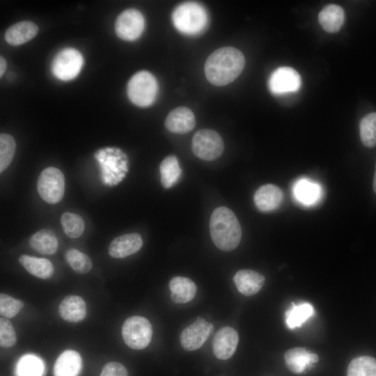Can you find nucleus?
<instances>
[{
	"mask_svg": "<svg viewBox=\"0 0 376 376\" xmlns=\"http://www.w3.org/2000/svg\"><path fill=\"white\" fill-rule=\"evenodd\" d=\"M245 65L243 54L232 47L219 48L212 52L205 63V74L210 83L224 86L242 73Z\"/></svg>",
	"mask_w": 376,
	"mask_h": 376,
	"instance_id": "obj_1",
	"label": "nucleus"
},
{
	"mask_svg": "<svg viewBox=\"0 0 376 376\" xmlns=\"http://www.w3.org/2000/svg\"><path fill=\"white\" fill-rule=\"evenodd\" d=\"M210 231L215 246L220 250L230 251L240 244L242 230L237 218L232 210L219 207L212 213Z\"/></svg>",
	"mask_w": 376,
	"mask_h": 376,
	"instance_id": "obj_2",
	"label": "nucleus"
},
{
	"mask_svg": "<svg viewBox=\"0 0 376 376\" xmlns=\"http://www.w3.org/2000/svg\"><path fill=\"white\" fill-rule=\"evenodd\" d=\"M207 19L205 9L196 2L181 3L172 14L175 27L187 35H195L201 32L207 24Z\"/></svg>",
	"mask_w": 376,
	"mask_h": 376,
	"instance_id": "obj_3",
	"label": "nucleus"
},
{
	"mask_svg": "<svg viewBox=\"0 0 376 376\" xmlns=\"http://www.w3.org/2000/svg\"><path fill=\"white\" fill-rule=\"evenodd\" d=\"M158 91L155 77L146 70L135 73L129 80L127 93L130 101L139 107H148L155 101Z\"/></svg>",
	"mask_w": 376,
	"mask_h": 376,
	"instance_id": "obj_4",
	"label": "nucleus"
},
{
	"mask_svg": "<svg viewBox=\"0 0 376 376\" xmlns=\"http://www.w3.org/2000/svg\"><path fill=\"white\" fill-rule=\"evenodd\" d=\"M121 332L128 347L134 350H142L150 343L152 329L148 319L135 315L128 318L124 322Z\"/></svg>",
	"mask_w": 376,
	"mask_h": 376,
	"instance_id": "obj_5",
	"label": "nucleus"
},
{
	"mask_svg": "<svg viewBox=\"0 0 376 376\" xmlns=\"http://www.w3.org/2000/svg\"><path fill=\"white\" fill-rule=\"evenodd\" d=\"M39 195L45 201L55 204L61 201L65 191L63 173L55 167H47L40 174L37 182Z\"/></svg>",
	"mask_w": 376,
	"mask_h": 376,
	"instance_id": "obj_6",
	"label": "nucleus"
},
{
	"mask_svg": "<svg viewBox=\"0 0 376 376\" xmlns=\"http://www.w3.org/2000/svg\"><path fill=\"white\" fill-rule=\"evenodd\" d=\"M224 148L221 136L212 130H201L192 138V151L197 157L203 160L212 161L218 158Z\"/></svg>",
	"mask_w": 376,
	"mask_h": 376,
	"instance_id": "obj_7",
	"label": "nucleus"
},
{
	"mask_svg": "<svg viewBox=\"0 0 376 376\" xmlns=\"http://www.w3.org/2000/svg\"><path fill=\"white\" fill-rule=\"evenodd\" d=\"M83 63V56L78 50L65 48L54 56L52 63V72L56 78L69 81L78 75Z\"/></svg>",
	"mask_w": 376,
	"mask_h": 376,
	"instance_id": "obj_8",
	"label": "nucleus"
},
{
	"mask_svg": "<svg viewBox=\"0 0 376 376\" xmlns=\"http://www.w3.org/2000/svg\"><path fill=\"white\" fill-rule=\"evenodd\" d=\"M145 21L140 11L134 8L125 10L117 17L115 22V31L122 40L132 41L136 40L143 31Z\"/></svg>",
	"mask_w": 376,
	"mask_h": 376,
	"instance_id": "obj_9",
	"label": "nucleus"
},
{
	"mask_svg": "<svg viewBox=\"0 0 376 376\" xmlns=\"http://www.w3.org/2000/svg\"><path fill=\"white\" fill-rule=\"evenodd\" d=\"M299 74L292 68L280 67L270 75L268 87L274 95H285L297 92L301 87Z\"/></svg>",
	"mask_w": 376,
	"mask_h": 376,
	"instance_id": "obj_10",
	"label": "nucleus"
},
{
	"mask_svg": "<svg viewBox=\"0 0 376 376\" xmlns=\"http://www.w3.org/2000/svg\"><path fill=\"white\" fill-rule=\"evenodd\" d=\"M213 329L212 323L198 317L192 324L182 331L180 336L182 347L187 351H193L200 348L206 341Z\"/></svg>",
	"mask_w": 376,
	"mask_h": 376,
	"instance_id": "obj_11",
	"label": "nucleus"
},
{
	"mask_svg": "<svg viewBox=\"0 0 376 376\" xmlns=\"http://www.w3.org/2000/svg\"><path fill=\"white\" fill-rule=\"evenodd\" d=\"M239 342L238 334L230 327L220 329L213 340V352L219 359L226 360L235 353Z\"/></svg>",
	"mask_w": 376,
	"mask_h": 376,
	"instance_id": "obj_12",
	"label": "nucleus"
},
{
	"mask_svg": "<svg viewBox=\"0 0 376 376\" xmlns=\"http://www.w3.org/2000/svg\"><path fill=\"white\" fill-rule=\"evenodd\" d=\"M283 200V191L273 184H266L260 187L253 196L256 206L259 210L265 212L277 209Z\"/></svg>",
	"mask_w": 376,
	"mask_h": 376,
	"instance_id": "obj_13",
	"label": "nucleus"
},
{
	"mask_svg": "<svg viewBox=\"0 0 376 376\" xmlns=\"http://www.w3.org/2000/svg\"><path fill=\"white\" fill-rule=\"evenodd\" d=\"M196 118L192 111L185 107L172 110L165 120V127L173 133L185 134L194 129Z\"/></svg>",
	"mask_w": 376,
	"mask_h": 376,
	"instance_id": "obj_14",
	"label": "nucleus"
},
{
	"mask_svg": "<svg viewBox=\"0 0 376 376\" xmlns=\"http://www.w3.org/2000/svg\"><path fill=\"white\" fill-rule=\"evenodd\" d=\"M142 245L143 241L139 234L128 233L113 239L108 251L111 257L123 258L136 253Z\"/></svg>",
	"mask_w": 376,
	"mask_h": 376,
	"instance_id": "obj_15",
	"label": "nucleus"
},
{
	"mask_svg": "<svg viewBox=\"0 0 376 376\" xmlns=\"http://www.w3.org/2000/svg\"><path fill=\"white\" fill-rule=\"evenodd\" d=\"M284 359L289 370L296 374L304 372L319 359L316 354L301 347L288 350L285 353Z\"/></svg>",
	"mask_w": 376,
	"mask_h": 376,
	"instance_id": "obj_16",
	"label": "nucleus"
},
{
	"mask_svg": "<svg viewBox=\"0 0 376 376\" xmlns=\"http://www.w3.org/2000/svg\"><path fill=\"white\" fill-rule=\"evenodd\" d=\"M233 281L240 293L251 296L256 294L263 286L265 277L251 269H241L233 276Z\"/></svg>",
	"mask_w": 376,
	"mask_h": 376,
	"instance_id": "obj_17",
	"label": "nucleus"
},
{
	"mask_svg": "<svg viewBox=\"0 0 376 376\" xmlns=\"http://www.w3.org/2000/svg\"><path fill=\"white\" fill-rule=\"evenodd\" d=\"M58 313L61 318L67 322H80L86 315L85 301L77 295H68L60 303Z\"/></svg>",
	"mask_w": 376,
	"mask_h": 376,
	"instance_id": "obj_18",
	"label": "nucleus"
},
{
	"mask_svg": "<svg viewBox=\"0 0 376 376\" xmlns=\"http://www.w3.org/2000/svg\"><path fill=\"white\" fill-rule=\"evenodd\" d=\"M81 364L79 354L75 350H67L56 359L53 370L54 376H77Z\"/></svg>",
	"mask_w": 376,
	"mask_h": 376,
	"instance_id": "obj_19",
	"label": "nucleus"
},
{
	"mask_svg": "<svg viewBox=\"0 0 376 376\" xmlns=\"http://www.w3.org/2000/svg\"><path fill=\"white\" fill-rule=\"evenodd\" d=\"M38 28L30 21H22L9 27L5 33L4 38L10 45L17 46L33 39L38 33Z\"/></svg>",
	"mask_w": 376,
	"mask_h": 376,
	"instance_id": "obj_20",
	"label": "nucleus"
},
{
	"mask_svg": "<svg viewBox=\"0 0 376 376\" xmlns=\"http://www.w3.org/2000/svg\"><path fill=\"white\" fill-rule=\"evenodd\" d=\"M171 298L176 304H185L192 300L197 287L190 279L183 276L173 277L169 283Z\"/></svg>",
	"mask_w": 376,
	"mask_h": 376,
	"instance_id": "obj_21",
	"label": "nucleus"
},
{
	"mask_svg": "<svg viewBox=\"0 0 376 376\" xmlns=\"http://www.w3.org/2000/svg\"><path fill=\"white\" fill-rule=\"evenodd\" d=\"M345 20L343 8L336 4H329L324 7L318 15V21L322 28L328 33L338 32Z\"/></svg>",
	"mask_w": 376,
	"mask_h": 376,
	"instance_id": "obj_22",
	"label": "nucleus"
},
{
	"mask_svg": "<svg viewBox=\"0 0 376 376\" xmlns=\"http://www.w3.org/2000/svg\"><path fill=\"white\" fill-rule=\"evenodd\" d=\"M293 192L296 200L306 206L315 205L322 196L320 185L306 178L300 179L295 183Z\"/></svg>",
	"mask_w": 376,
	"mask_h": 376,
	"instance_id": "obj_23",
	"label": "nucleus"
},
{
	"mask_svg": "<svg viewBox=\"0 0 376 376\" xmlns=\"http://www.w3.org/2000/svg\"><path fill=\"white\" fill-rule=\"evenodd\" d=\"M30 246L43 255H52L56 252L58 246L55 233L49 229H42L29 239Z\"/></svg>",
	"mask_w": 376,
	"mask_h": 376,
	"instance_id": "obj_24",
	"label": "nucleus"
},
{
	"mask_svg": "<svg viewBox=\"0 0 376 376\" xmlns=\"http://www.w3.org/2000/svg\"><path fill=\"white\" fill-rule=\"evenodd\" d=\"M19 262L29 273L38 278L47 279L54 274V266L48 259L22 255Z\"/></svg>",
	"mask_w": 376,
	"mask_h": 376,
	"instance_id": "obj_25",
	"label": "nucleus"
},
{
	"mask_svg": "<svg viewBox=\"0 0 376 376\" xmlns=\"http://www.w3.org/2000/svg\"><path fill=\"white\" fill-rule=\"evenodd\" d=\"M314 308L308 302L299 304L292 303L290 308L285 312V323L290 329L301 327L314 314Z\"/></svg>",
	"mask_w": 376,
	"mask_h": 376,
	"instance_id": "obj_26",
	"label": "nucleus"
},
{
	"mask_svg": "<svg viewBox=\"0 0 376 376\" xmlns=\"http://www.w3.org/2000/svg\"><path fill=\"white\" fill-rule=\"evenodd\" d=\"M159 171L161 183L164 188L171 187L177 182L182 173L178 160L174 155L168 156L162 160Z\"/></svg>",
	"mask_w": 376,
	"mask_h": 376,
	"instance_id": "obj_27",
	"label": "nucleus"
},
{
	"mask_svg": "<svg viewBox=\"0 0 376 376\" xmlns=\"http://www.w3.org/2000/svg\"><path fill=\"white\" fill-rule=\"evenodd\" d=\"M347 376H376V359L369 356L354 359L348 366Z\"/></svg>",
	"mask_w": 376,
	"mask_h": 376,
	"instance_id": "obj_28",
	"label": "nucleus"
},
{
	"mask_svg": "<svg viewBox=\"0 0 376 376\" xmlns=\"http://www.w3.org/2000/svg\"><path fill=\"white\" fill-rule=\"evenodd\" d=\"M360 137L362 143L368 148L376 146V112L365 116L360 121Z\"/></svg>",
	"mask_w": 376,
	"mask_h": 376,
	"instance_id": "obj_29",
	"label": "nucleus"
},
{
	"mask_svg": "<svg viewBox=\"0 0 376 376\" xmlns=\"http://www.w3.org/2000/svg\"><path fill=\"white\" fill-rule=\"evenodd\" d=\"M64 258L66 263L78 274H86L92 269L93 263L91 258L77 249H68Z\"/></svg>",
	"mask_w": 376,
	"mask_h": 376,
	"instance_id": "obj_30",
	"label": "nucleus"
},
{
	"mask_svg": "<svg viewBox=\"0 0 376 376\" xmlns=\"http://www.w3.org/2000/svg\"><path fill=\"white\" fill-rule=\"evenodd\" d=\"M44 370L42 361L35 355L23 356L17 366V376H42Z\"/></svg>",
	"mask_w": 376,
	"mask_h": 376,
	"instance_id": "obj_31",
	"label": "nucleus"
},
{
	"mask_svg": "<svg viewBox=\"0 0 376 376\" xmlns=\"http://www.w3.org/2000/svg\"><path fill=\"white\" fill-rule=\"evenodd\" d=\"M61 223L64 233L71 238L80 237L84 230V221L78 214L65 212L61 217Z\"/></svg>",
	"mask_w": 376,
	"mask_h": 376,
	"instance_id": "obj_32",
	"label": "nucleus"
},
{
	"mask_svg": "<svg viewBox=\"0 0 376 376\" xmlns=\"http://www.w3.org/2000/svg\"><path fill=\"white\" fill-rule=\"evenodd\" d=\"M13 137L6 133L0 134V172L4 171L10 165L15 152Z\"/></svg>",
	"mask_w": 376,
	"mask_h": 376,
	"instance_id": "obj_33",
	"label": "nucleus"
},
{
	"mask_svg": "<svg viewBox=\"0 0 376 376\" xmlns=\"http://www.w3.org/2000/svg\"><path fill=\"white\" fill-rule=\"evenodd\" d=\"M23 301L17 299L8 295L1 293L0 295V313L7 318H11L17 315L23 308Z\"/></svg>",
	"mask_w": 376,
	"mask_h": 376,
	"instance_id": "obj_34",
	"label": "nucleus"
},
{
	"mask_svg": "<svg viewBox=\"0 0 376 376\" xmlns=\"http://www.w3.org/2000/svg\"><path fill=\"white\" fill-rule=\"evenodd\" d=\"M17 341V336L12 323L6 318H0V345L2 347H10Z\"/></svg>",
	"mask_w": 376,
	"mask_h": 376,
	"instance_id": "obj_35",
	"label": "nucleus"
},
{
	"mask_svg": "<svg viewBox=\"0 0 376 376\" xmlns=\"http://www.w3.org/2000/svg\"><path fill=\"white\" fill-rule=\"evenodd\" d=\"M100 376H128V373L123 364L112 361L103 367Z\"/></svg>",
	"mask_w": 376,
	"mask_h": 376,
	"instance_id": "obj_36",
	"label": "nucleus"
},
{
	"mask_svg": "<svg viewBox=\"0 0 376 376\" xmlns=\"http://www.w3.org/2000/svg\"><path fill=\"white\" fill-rule=\"evenodd\" d=\"M7 63L5 60V58L2 56L0 57V77H2V76L4 74V72L6 69Z\"/></svg>",
	"mask_w": 376,
	"mask_h": 376,
	"instance_id": "obj_37",
	"label": "nucleus"
},
{
	"mask_svg": "<svg viewBox=\"0 0 376 376\" xmlns=\"http://www.w3.org/2000/svg\"><path fill=\"white\" fill-rule=\"evenodd\" d=\"M373 189L375 192L376 193V164H375V172L374 178H373Z\"/></svg>",
	"mask_w": 376,
	"mask_h": 376,
	"instance_id": "obj_38",
	"label": "nucleus"
}]
</instances>
